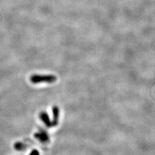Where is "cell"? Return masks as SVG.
I'll return each instance as SVG.
<instances>
[{
	"mask_svg": "<svg viewBox=\"0 0 155 155\" xmlns=\"http://www.w3.org/2000/svg\"><path fill=\"white\" fill-rule=\"evenodd\" d=\"M52 113H53V120L52 121L53 127L57 125L58 124V119H59L60 115V110L57 106H54L52 108Z\"/></svg>",
	"mask_w": 155,
	"mask_h": 155,
	"instance_id": "4",
	"label": "cell"
},
{
	"mask_svg": "<svg viewBox=\"0 0 155 155\" xmlns=\"http://www.w3.org/2000/svg\"><path fill=\"white\" fill-rule=\"evenodd\" d=\"M40 118L43 121V122L45 124V125L48 127H53L52 121L50 120L48 115L45 112H42L40 114Z\"/></svg>",
	"mask_w": 155,
	"mask_h": 155,
	"instance_id": "3",
	"label": "cell"
},
{
	"mask_svg": "<svg viewBox=\"0 0 155 155\" xmlns=\"http://www.w3.org/2000/svg\"><path fill=\"white\" fill-rule=\"evenodd\" d=\"M14 147L16 150H17V151H23V150L26 148V145L21 142H16V143H14Z\"/></svg>",
	"mask_w": 155,
	"mask_h": 155,
	"instance_id": "5",
	"label": "cell"
},
{
	"mask_svg": "<svg viewBox=\"0 0 155 155\" xmlns=\"http://www.w3.org/2000/svg\"><path fill=\"white\" fill-rule=\"evenodd\" d=\"M30 80L33 84H39L41 82L51 84L56 80V77L51 74H34L31 76Z\"/></svg>",
	"mask_w": 155,
	"mask_h": 155,
	"instance_id": "1",
	"label": "cell"
},
{
	"mask_svg": "<svg viewBox=\"0 0 155 155\" xmlns=\"http://www.w3.org/2000/svg\"><path fill=\"white\" fill-rule=\"evenodd\" d=\"M30 155H40V153H39L38 150L34 149L33 151L30 153Z\"/></svg>",
	"mask_w": 155,
	"mask_h": 155,
	"instance_id": "6",
	"label": "cell"
},
{
	"mask_svg": "<svg viewBox=\"0 0 155 155\" xmlns=\"http://www.w3.org/2000/svg\"><path fill=\"white\" fill-rule=\"evenodd\" d=\"M35 137L41 142H47L49 140V137L45 131H41L35 133Z\"/></svg>",
	"mask_w": 155,
	"mask_h": 155,
	"instance_id": "2",
	"label": "cell"
}]
</instances>
